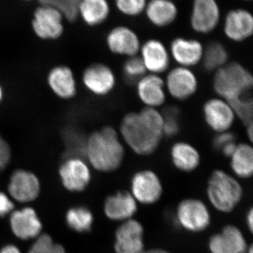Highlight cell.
I'll list each match as a JSON object with an SVG mask.
<instances>
[{
  "mask_svg": "<svg viewBox=\"0 0 253 253\" xmlns=\"http://www.w3.org/2000/svg\"><path fill=\"white\" fill-rule=\"evenodd\" d=\"M144 227L139 221H125L116 232V253H141L144 251Z\"/></svg>",
  "mask_w": 253,
  "mask_h": 253,
  "instance_id": "11",
  "label": "cell"
},
{
  "mask_svg": "<svg viewBox=\"0 0 253 253\" xmlns=\"http://www.w3.org/2000/svg\"><path fill=\"white\" fill-rule=\"evenodd\" d=\"M118 132L123 143L133 152L139 156H150L156 152L164 136L163 113L146 107L126 113Z\"/></svg>",
  "mask_w": 253,
  "mask_h": 253,
  "instance_id": "1",
  "label": "cell"
},
{
  "mask_svg": "<svg viewBox=\"0 0 253 253\" xmlns=\"http://www.w3.org/2000/svg\"><path fill=\"white\" fill-rule=\"evenodd\" d=\"M253 253V246H251L250 247L248 248L247 253Z\"/></svg>",
  "mask_w": 253,
  "mask_h": 253,
  "instance_id": "44",
  "label": "cell"
},
{
  "mask_svg": "<svg viewBox=\"0 0 253 253\" xmlns=\"http://www.w3.org/2000/svg\"><path fill=\"white\" fill-rule=\"evenodd\" d=\"M82 81L88 91L98 96H107L116 85L112 68L103 63H91L83 71Z\"/></svg>",
  "mask_w": 253,
  "mask_h": 253,
  "instance_id": "9",
  "label": "cell"
},
{
  "mask_svg": "<svg viewBox=\"0 0 253 253\" xmlns=\"http://www.w3.org/2000/svg\"><path fill=\"white\" fill-rule=\"evenodd\" d=\"M246 224H247L248 228L251 232H253V208H251L246 214Z\"/></svg>",
  "mask_w": 253,
  "mask_h": 253,
  "instance_id": "39",
  "label": "cell"
},
{
  "mask_svg": "<svg viewBox=\"0 0 253 253\" xmlns=\"http://www.w3.org/2000/svg\"><path fill=\"white\" fill-rule=\"evenodd\" d=\"M208 248L211 253H246L249 246L239 228L229 224L211 236Z\"/></svg>",
  "mask_w": 253,
  "mask_h": 253,
  "instance_id": "18",
  "label": "cell"
},
{
  "mask_svg": "<svg viewBox=\"0 0 253 253\" xmlns=\"http://www.w3.org/2000/svg\"><path fill=\"white\" fill-rule=\"evenodd\" d=\"M145 10L150 23L158 28L169 26L177 17V7L171 0H151Z\"/></svg>",
  "mask_w": 253,
  "mask_h": 253,
  "instance_id": "25",
  "label": "cell"
},
{
  "mask_svg": "<svg viewBox=\"0 0 253 253\" xmlns=\"http://www.w3.org/2000/svg\"><path fill=\"white\" fill-rule=\"evenodd\" d=\"M106 44L113 54L127 58L137 56L141 45L136 32L125 26H117L109 32Z\"/></svg>",
  "mask_w": 253,
  "mask_h": 253,
  "instance_id": "15",
  "label": "cell"
},
{
  "mask_svg": "<svg viewBox=\"0 0 253 253\" xmlns=\"http://www.w3.org/2000/svg\"><path fill=\"white\" fill-rule=\"evenodd\" d=\"M11 230L22 240L34 239L41 234L42 223L35 210L25 208L12 212L10 217Z\"/></svg>",
  "mask_w": 253,
  "mask_h": 253,
  "instance_id": "22",
  "label": "cell"
},
{
  "mask_svg": "<svg viewBox=\"0 0 253 253\" xmlns=\"http://www.w3.org/2000/svg\"><path fill=\"white\" fill-rule=\"evenodd\" d=\"M3 97H4V91H3L1 86L0 85V103L2 101Z\"/></svg>",
  "mask_w": 253,
  "mask_h": 253,
  "instance_id": "43",
  "label": "cell"
},
{
  "mask_svg": "<svg viewBox=\"0 0 253 253\" xmlns=\"http://www.w3.org/2000/svg\"><path fill=\"white\" fill-rule=\"evenodd\" d=\"M0 253H21L19 249L16 246L13 245L4 246L2 249L0 251Z\"/></svg>",
  "mask_w": 253,
  "mask_h": 253,
  "instance_id": "40",
  "label": "cell"
},
{
  "mask_svg": "<svg viewBox=\"0 0 253 253\" xmlns=\"http://www.w3.org/2000/svg\"><path fill=\"white\" fill-rule=\"evenodd\" d=\"M136 94L146 108L156 109L166 103L165 81L160 75L146 73L136 83Z\"/></svg>",
  "mask_w": 253,
  "mask_h": 253,
  "instance_id": "13",
  "label": "cell"
},
{
  "mask_svg": "<svg viewBox=\"0 0 253 253\" xmlns=\"http://www.w3.org/2000/svg\"><path fill=\"white\" fill-rule=\"evenodd\" d=\"M230 167L233 172L241 179H248L253 174V149L248 143L236 145L235 151L231 155Z\"/></svg>",
  "mask_w": 253,
  "mask_h": 253,
  "instance_id": "26",
  "label": "cell"
},
{
  "mask_svg": "<svg viewBox=\"0 0 253 253\" xmlns=\"http://www.w3.org/2000/svg\"><path fill=\"white\" fill-rule=\"evenodd\" d=\"M126 149L119 132L104 126L86 138L85 158L96 170L111 172L121 167Z\"/></svg>",
  "mask_w": 253,
  "mask_h": 253,
  "instance_id": "2",
  "label": "cell"
},
{
  "mask_svg": "<svg viewBox=\"0 0 253 253\" xmlns=\"http://www.w3.org/2000/svg\"><path fill=\"white\" fill-rule=\"evenodd\" d=\"M229 54L225 46L217 41L210 42L204 47L202 63L204 68L210 72H215L229 62Z\"/></svg>",
  "mask_w": 253,
  "mask_h": 253,
  "instance_id": "28",
  "label": "cell"
},
{
  "mask_svg": "<svg viewBox=\"0 0 253 253\" xmlns=\"http://www.w3.org/2000/svg\"><path fill=\"white\" fill-rule=\"evenodd\" d=\"M141 253H169L166 250L161 249H154L148 250V251H144Z\"/></svg>",
  "mask_w": 253,
  "mask_h": 253,
  "instance_id": "42",
  "label": "cell"
},
{
  "mask_svg": "<svg viewBox=\"0 0 253 253\" xmlns=\"http://www.w3.org/2000/svg\"><path fill=\"white\" fill-rule=\"evenodd\" d=\"M59 172L63 186L68 191H83L90 182V169L86 161L81 158H66Z\"/></svg>",
  "mask_w": 253,
  "mask_h": 253,
  "instance_id": "12",
  "label": "cell"
},
{
  "mask_svg": "<svg viewBox=\"0 0 253 253\" xmlns=\"http://www.w3.org/2000/svg\"><path fill=\"white\" fill-rule=\"evenodd\" d=\"M110 12L107 0H81L79 14L89 26L101 24L106 21Z\"/></svg>",
  "mask_w": 253,
  "mask_h": 253,
  "instance_id": "27",
  "label": "cell"
},
{
  "mask_svg": "<svg viewBox=\"0 0 253 253\" xmlns=\"http://www.w3.org/2000/svg\"><path fill=\"white\" fill-rule=\"evenodd\" d=\"M178 224L186 231L202 232L211 224V217L207 206L200 200L188 199L181 201L176 208Z\"/></svg>",
  "mask_w": 253,
  "mask_h": 253,
  "instance_id": "5",
  "label": "cell"
},
{
  "mask_svg": "<svg viewBox=\"0 0 253 253\" xmlns=\"http://www.w3.org/2000/svg\"><path fill=\"white\" fill-rule=\"evenodd\" d=\"M164 81L166 91L178 101L190 99L199 89V80L191 68L179 66L172 68Z\"/></svg>",
  "mask_w": 253,
  "mask_h": 253,
  "instance_id": "7",
  "label": "cell"
},
{
  "mask_svg": "<svg viewBox=\"0 0 253 253\" xmlns=\"http://www.w3.org/2000/svg\"><path fill=\"white\" fill-rule=\"evenodd\" d=\"M11 158V149L9 143L0 133V172L4 170L9 164Z\"/></svg>",
  "mask_w": 253,
  "mask_h": 253,
  "instance_id": "36",
  "label": "cell"
},
{
  "mask_svg": "<svg viewBox=\"0 0 253 253\" xmlns=\"http://www.w3.org/2000/svg\"><path fill=\"white\" fill-rule=\"evenodd\" d=\"M66 158H85L86 138L76 128L68 127L63 134ZM86 159V158H85Z\"/></svg>",
  "mask_w": 253,
  "mask_h": 253,
  "instance_id": "29",
  "label": "cell"
},
{
  "mask_svg": "<svg viewBox=\"0 0 253 253\" xmlns=\"http://www.w3.org/2000/svg\"><path fill=\"white\" fill-rule=\"evenodd\" d=\"M104 210L106 217L111 220L125 221L134 215L137 204L130 193L121 191L106 199Z\"/></svg>",
  "mask_w": 253,
  "mask_h": 253,
  "instance_id": "21",
  "label": "cell"
},
{
  "mask_svg": "<svg viewBox=\"0 0 253 253\" xmlns=\"http://www.w3.org/2000/svg\"><path fill=\"white\" fill-rule=\"evenodd\" d=\"M223 31L231 41L241 42L246 41L253 36V15L244 9L231 10L226 14Z\"/></svg>",
  "mask_w": 253,
  "mask_h": 253,
  "instance_id": "20",
  "label": "cell"
},
{
  "mask_svg": "<svg viewBox=\"0 0 253 253\" xmlns=\"http://www.w3.org/2000/svg\"><path fill=\"white\" fill-rule=\"evenodd\" d=\"M236 141L235 136L230 131L226 132L219 133L216 134L213 139V145L216 149L220 151L224 146L229 144V143Z\"/></svg>",
  "mask_w": 253,
  "mask_h": 253,
  "instance_id": "37",
  "label": "cell"
},
{
  "mask_svg": "<svg viewBox=\"0 0 253 253\" xmlns=\"http://www.w3.org/2000/svg\"><path fill=\"white\" fill-rule=\"evenodd\" d=\"M247 1H251V0H247Z\"/></svg>",
  "mask_w": 253,
  "mask_h": 253,
  "instance_id": "45",
  "label": "cell"
},
{
  "mask_svg": "<svg viewBox=\"0 0 253 253\" xmlns=\"http://www.w3.org/2000/svg\"><path fill=\"white\" fill-rule=\"evenodd\" d=\"M9 194L13 199L21 203L36 200L41 191V184L38 176L26 169H16L10 177Z\"/></svg>",
  "mask_w": 253,
  "mask_h": 253,
  "instance_id": "14",
  "label": "cell"
},
{
  "mask_svg": "<svg viewBox=\"0 0 253 253\" xmlns=\"http://www.w3.org/2000/svg\"><path fill=\"white\" fill-rule=\"evenodd\" d=\"M204 46L201 42L191 38H174L169 46V54L179 66L191 68L201 63Z\"/></svg>",
  "mask_w": 253,
  "mask_h": 253,
  "instance_id": "19",
  "label": "cell"
},
{
  "mask_svg": "<svg viewBox=\"0 0 253 253\" xmlns=\"http://www.w3.org/2000/svg\"><path fill=\"white\" fill-rule=\"evenodd\" d=\"M47 83L51 90L60 99H73L77 93L74 73L68 66L61 65L53 68L48 73Z\"/></svg>",
  "mask_w": 253,
  "mask_h": 253,
  "instance_id": "23",
  "label": "cell"
},
{
  "mask_svg": "<svg viewBox=\"0 0 253 253\" xmlns=\"http://www.w3.org/2000/svg\"><path fill=\"white\" fill-rule=\"evenodd\" d=\"M62 19V15L57 10L42 6L35 12L33 28L41 39H58L63 34Z\"/></svg>",
  "mask_w": 253,
  "mask_h": 253,
  "instance_id": "17",
  "label": "cell"
},
{
  "mask_svg": "<svg viewBox=\"0 0 253 253\" xmlns=\"http://www.w3.org/2000/svg\"><path fill=\"white\" fill-rule=\"evenodd\" d=\"M239 181L222 169H215L208 181L207 194L213 207L221 212H232L243 198Z\"/></svg>",
  "mask_w": 253,
  "mask_h": 253,
  "instance_id": "4",
  "label": "cell"
},
{
  "mask_svg": "<svg viewBox=\"0 0 253 253\" xmlns=\"http://www.w3.org/2000/svg\"><path fill=\"white\" fill-rule=\"evenodd\" d=\"M203 116L208 127L216 134L230 131L236 119L231 105L219 96L204 103Z\"/></svg>",
  "mask_w": 253,
  "mask_h": 253,
  "instance_id": "6",
  "label": "cell"
},
{
  "mask_svg": "<svg viewBox=\"0 0 253 253\" xmlns=\"http://www.w3.org/2000/svg\"><path fill=\"white\" fill-rule=\"evenodd\" d=\"M163 116V134L164 136L173 137L179 133L180 129L179 111L174 106H169L165 110Z\"/></svg>",
  "mask_w": 253,
  "mask_h": 253,
  "instance_id": "33",
  "label": "cell"
},
{
  "mask_svg": "<svg viewBox=\"0 0 253 253\" xmlns=\"http://www.w3.org/2000/svg\"><path fill=\"white\" fill-rule=\"evenodd\" d=\"M146 0H116V7L127 16H139L146 9Z\"/></svg>",
  "mask_w": 253,
  "mask_h": 253,
  "instance_id": "35",
  "label": "cell"
},
{
  "mask_svg": "<svg viewBox=\"0 0 253 253\" xmlns=\"http://www.w3.org/2000/svg\"><path fill=\"white\" fill-rule=\"evenodd\" d=\"M252 73L241 63L228 62L214 72L212 87L215 94L229 104L251 96Z\"/></svg>",
  "mask_w": 253,
  "mask_h": 253,
  "instance_id": "3",
  "label": "cell"
},
{
  "mask_svg": "<svg viewBox=\"0 0 253 253\" xmlns=\"http://www.w3.org/2000/svg\"><path fill=\"white\" fill-rule=\"evenodd\" d=\"M246 131H247V135L249 136V140L251 142L253 141V123L246 126Z\"/></svg>",
  "mask_w": 253,
  "mask_h": 253,
  "instance_id": "41",
  "label": "cell"
},
{
  "mask_svg": "<svg viewBox=\"0 0 253 253\" xmlns=\"http://www.w3.org/2000/svg\"><path fill=\"white\" fill-rule=\"evenodd\" d=\"M170 158L174 168L181 172H193L201 164L199 150L186 141H178L172 145Z\"/></svg>",
  "mask_w": 253,
  "mask_h": 253,
  "instance_id": "24",
  "label": "cell"
},
{
  "mask_svg": "<svg viewBox=\"0 0 253 253\" xmlns=\"http://www.w3.org/2000/svg\"><path fill=\"white\" fill-rule=\"evenodd\" d=\"M125 79L129 83H136L146 74V68L139 56L127 58L123 67Z\"/></svg>",
  "mask_w": 253,
  "mask_h": 253,
  "instance_id": "32",
  "label": "cell"
},
{
  "mask_svg": "<svg viewBox=\"0 0 253 253\" xmlns=\"http://www.w3.org/2000/svg\"><path fill=\"white\" fill-rule=\"evenodd\" d=\"M94 217L89 209L84 207L73 208L66 214V222L73 231L79 233L91 230Z\"/></svg>",
  "mask_w": 253,
  "mask_h": 253,
  "instance_id": "30",
  "label": "cell"
},
{
  "mask_svg": "<svg viewBox=\"0 0 253 253\" xmlns=\"http://www.w3.org/2000/svg\"><path fill=\"white\" fill-rule=\"evenodd\" d=\"M220 20L217 0H193L190 24L199 34H208L215 30Z\"/></svg>",
  "mask_w": 253,
  "mask_h": 253,
  "instance_id": "10",
  "label": "cell"
},
{
  "mask_svg": "<svg viewBox=\"0 0 253 253\" xmlns=\"http://www.w3.org/2000/svg\"><path fill=\"white\" fill-rule=\"evenodd\" d=\"M14 205L9 198L3 192H0V217H4L14 210Z\"/></svg>",
  "mask_w": 253,
  "mask_h": 253,
  "instance_id": "38",
  "label": "cell"
},
{
  "mask_svg": "<svg viewBox=\"0 0 253 253\" xmlns=\"http://www.w3.org/2000/svg\"><path fill=\"white\" fill-rule=\"evenodd\" d=\"M139 52V57L147 72L161 75L169 68L171 57L169 50L159 40H148L141 44Z\"/></svg>",
  "mask_w": 253,
  "mask_h": 253,
  "instance_id": "16",
  "label": "cell"
},
{
  "mask_svg": "<svg viewBox=\"0 0 253 253\" xmlns=\"http://www.w3.org/2000/svg\"><path fill=\"white\" fill-rule=\"evenodd\" d=\"M131 191L136 202L152 205L162 196L163 184L156 172L151 169H143L131 177Z\"/></svg>",
  "mask_w": 253,
  "mask_h": 253,
  "instance_id": "8",
  "label": "cell"
},
{
  "mask_svg": "<svg viewBox=\"0 0 253 253\" xmlns=\"http://www.w3.org/2000/svg\"><path fill=\"white\" fill-rule=\"evenodd\" d=\"M28 253H66L61 245L55 244L51 236L42 234L31 246Z\"/></svg>",
  "mask_w": 253,
  "mask_h": 253,
  "instance_id": "34",
  "label": "cell"
},
{
  "mask_svg": "<svg viewBox=\"0 0 253 253\" xmlns=\"http://www.w3.org/2000/svg\"><path fill=\"white\" fill-rule=\"evenodd\" d=\"M42 6H47L57 10L68 21L74 22L79 14L81 0H39Z\"/></svg>",
  "mask_w": 253,
  "mask_h": 253,
  "instance_id": "31",
  "label": "cell"
}]
</instances>
